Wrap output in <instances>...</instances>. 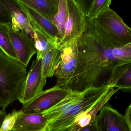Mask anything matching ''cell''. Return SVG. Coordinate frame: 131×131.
<instances>
[{"instance_id":"cell-25","label":"cell","mask_w":131,"mask_h":131,"mask_svg":"<svg viewBox=\"0 0 131 131\" xmlns=\"http://www.w3.org/2000/svg\"><path fill=\"white\" fill-rule=\"evenodd\" d=\"M86 18L93 0H75Z\"/></svg>"},{"instance_id":"cell-16","label":"cell","mask_w":131,"mask_h":131,"mask_svg":"<svg viewBox=\"0 0 131 131\" xmlns=\"http://www.w3.org/2000/svg\"><path fill=\"white\" fill-rule=\"evenodd\" d=\"M82 92H71L65 98L54 107L44 112L48 122V124L61 115L71 110L80 99Z\"/></svg>"},{"instance_id":"cell-7","label":"cell","mask_w":131,"mask_h":131,"mask_svg":"<svg viewBox=\"0 0 131 131\" xmlns=\"http://www.w3.org/2000/svg\"><path fill=\"white\" fill-rule=\"evenodd\" d=\"M71 92L55 86L43 91L35 98L23 105L22 112L25 114L43 113L54 107Z\"/></svg>"},{"instance_id":"cell-11","label":"cell","mask_w":131,"mask_h":131,"mask_svg":"<svg viewBox=\"0 0 131 131\" xmlns=\"http://www.w3.org/2000/svg\"><path fill=\"white\" fill-rule=\"evenodd\" d=\"M1 1L10 14L12 29L15 31H24L33 39L34 33L30 21L17 0H1Z\"/></svg>"},{"instance_id":"cell-15","label":"cell","mask_w":131,"mask_h":131,"mask_svg":"<svg viewBox=\"0 0 131 131\" xmlns=\"http://www.w3.org/2000/svg\"><path fill=\"white\" fill-rule=\"evenodd\" d=\"M110 86L123 92H131V61L122 64L115 68Z\"/></svg>"},{"instance_id":"cell-3","label":"cell","mask_w":131,"mask_h":131,"mask_svg":"<svg viewBox=\"0 0 131 131\" xmlns=\"http://www.w3.org/2000/svg\"><path fill=\"white\" fill-rule=\"evenodd\" d=\"M27 67L0 50V108L19 100L27 77Z\"/></svg>"},{"instance_id":"cell-9","label":"cell","mask_w":131,"mask_h":131,"mask_svg":"<svg viewBox=\"0 0 131 131\" xmlns=\"http://www.w3.org/2000/svg\"><path fill=\"white\" fill-rule=\"evenodd\" d=\"M5 26L18 60L27 67L31 58L37 54L34 40L24 31H14L11 24Z\"/></svg>"},{"instance_id":"cell-10","label":"cell","mask_w":131,"mask_h":131,"mask_svg":"<svg viewBox=\"0 0 131 131\" xmlns=\"http://www.w3.org/2000/svg\"><path fill=\"white\" fill-rule=\"evenodd\" d=\"M99 131H131L124 116L106 104L95 118Z\"/></svg>"},{"instance_id":"cell-23","label":"cell","mask_w":131,"mask_h":131,"mask_svg":"<svg viewBox=\"0 0 131 131\" xmlns=\"http://www.w3.org/2000/svg\"><path fill=\"white\" fill-rule=\"evenodd\" d=\"M22 113L21 110H14L5 115L0 127V131H12L20 115Z\"/></svg>"},{"instance_id":"cell-13","label":"cell","mask_w":131,"mask_h":131,"mask_svg":"<svg viewBox=\"0 0 131 131\" xmlns=\"http://www.w3.org/2000/svg\"><path fill=\"white\" fill-rule=\"evenodd\" d=\"M22 11L27 16L31 23L34 24L49 35L53 40L58 43V31L56 26L45 17L22 2L21 0H17Z\"/></svg>"},{"instance_id":"cell-17","label":"cell","mask_w":131,"mask_h":131,"mask_svg":"<svg viewBox=\"0 0 131 131\" xmlns=\"http://www.w3.org/2000/svg\"><path fill=\"white\" fill-rule=\"evenodd\" d=\"M31 24L34 33L33 39L37 51L36 59H42L46 53L57 46L58 43L37 25L32 23Z\"/></svg>"},{"instance_id":"cell-1","label":"cell","mask_w":131,"mask_h":131,"mask_svg":"<svg viewBox=\"0 0 131 131\" xmlns=\"http://www.w3.org/2000/svg\"><path fill=\"white\" fill-rule=\"evenodd\" d=\"M77 43L78 61L73 78L85 89L110 86L115 68L131 61V44L122 48L104 47L87 29Z\"/></svg>"},{"instance_id":"cell-27","label":"cell","mask_w":131,"mask_h":131,"mask_svg":"<svg viewBox=\"0 0 131 131\" xmlns=\"http://www.w3.org/2000/svg\"><path fill=\"white\" fill-rule=\"evenodd\" d=\"M124 116L131 130V103L125 111Z\"/></svg>"},{"instance_id":"cell-22","label":"cell","mask_w":131,"mask_h":131,"mask_svg":"<svg viewBox=\"0 0 131 131\" xmlns=\"http://www.w3.org/2000/svg\"><path fill=\"white\" fill-rule=\"evenodd\" d=\"M111 2V0H93L86 18L89 20L94 19L109 9Z\"/></svg>"},{"instance_id":"cell-20","label":"cell","mask_w":131,"mask_h":131,"mask_svg":"<svg viewBox=\"0 0 131 131\" xmlns=\"http://www.w3.org/2000/svg\"><path fill=\"white\" fill-rule=\"evenodd\" d=\"M68 16L67 0H60L57 14L51 19V22L56 26L58 31V43L63 37L65 33V25Z\"/></svg>"},{"instance_id":"cell-30","label":"cell","mask_w":131,"mask_h":131,"mask_svg":"<svg viewBox=\"0 0 131 131\" xmlns=\"http://www.w3.org/2000/svg\"></svg>"},{"instance_id":"cell-24","label":"cell","mask_w":131,"mask_h":131,"mask_svg":"<svg viewBox=\"0 0 131 131\" xmlns=\"http://www.w3.org/2000/svg\"><path fill=\"white\" fill-rule=\"evenodd\" d=\"M9 24H11L10 14L0 0V25H5Z\"/></svg>"},{"instance_id":"cell-19","label":"cell","mask_w":131,"mask_h":131,"mask_svg":"<svg viewBox=\"0 0 131 131\" xmlns=\"http://www.w3.org/2000/svg\"><path fill=\"white\" fill-rule=\"evenodd\" d=\"M61 58L60 46L55 47L46 53L42 58V75L45 78L52 77L59 65Z\"/></svg>"},{"instance_id":"cell-2","label":"cell","mask_w":131,"mask_h":131,"mask_svg":"<svg viewBox=\"0 0 131 131\" xmlns=\"http://www.w3.org/2000/svg\"><path fill=\"white\" fill-rule=\"evenodd\" d=\"M86 21V29L104 47L122 48L131 44V28L110 8Z\"/></svg>"},{"instance_id":"cell-18","label":"cell","mask_w":131,"mask_h":131,"mask_svg":"<svg viewBox=\"0 0 131 131\" xmlns=\"http://www.w3.org/2000/svg\"><path fill=\"white\" fill-rule=\"evenodd\" d=\"M60 0H21L22 2L51 21L58 12Z\"/></svg>"},{"instance_id":"cell-6","label":"cell","mask_w":131,"mask_h":131,"mask_svg":"<svg viewBox=\"0 0 131 131\" xmlns=\"http://www.w3.org/2000/svg\"><path fill=\"white\" fill-rule=\"evenodd\" d=\"M68 16L65 25V33L61 41L58 43L62 45L77 40L85 32L86 18L75 0H67Z\"/></svg>"},{"instance_id":"cell-21","label":"cell","mask_w":131,"mask_h":131,"mask_svg":"<svg viewBox=\"0 0 131 131\" xmlns=\"http://www.w3.org/2000/svg\"><path fill=\"white\" fill-rule=\"evenodd\" d=\"M0 50L11 57L18 60L5 25H0Z\"/></svg>"},{"instance_id":"cell-14","label":"cell","mask_w":131,"mask_h":131,"mask_svg":"<svg viewBox=\"0 0 131 131\" xmlns=\"http://www.w3.org/2000/svg\"><path fill=\"white\" fill-rule=\"evenodd\" d=\"M118 90V89L115 90L114 87L111 88L99 100L96 102L87 110L79 115L75 119L74 124L77 125L81 128L87 126L94 121L99 111L101 110L103 106L107 103L112 95Z\"/></svg>"},{"instance_id":"cell-12","label":"cell","mask_w":131,"mask_h":131,"mask_svg":"<svg viewBox=\"0 0 131 131\" xmlns=\"http://www.w3.org/2000/svg\"><path fill=\"white\" fill-rule=\"evenodd\" d=\"M48 122L43 113H23L18 117L13 131H47Z\"/></svg>"},{"instance_id":"cell-5","label":"cell","mask_w":131,"mask_h":131,"mask_svg":"<svg viewBox=\"0 0 131 131\" xmlns=\"http://www.w3.org/2000/svg\"><path fill=\"white\" fill-rule=\"evenodd\" d=\"M61 58L54 76L57 78L55 87L63 88L75 73L78 61L77 40L60 45Z\"/></svg>"},{"instance_id":"cell-26","label":"cell","mask_w":131,"mask_h":131,"mask_svg":"<svg viewBox=\"0 0 131 131\" xmlns=\"http://www.w3.org/2000/svg\"><path fill=\"white\" fill-rule=\"evenodd\" d=\"M78 131H99L94 121L84 127L81 128Z\"/></svg>"},{"instance_id":"cell-8","label":"cell","mask_w":131,"mask_h":131,"mask_svg":"<svg viewBox=\"0 0 131 131\" xmlns=\"http://www.w3.org/2000/svg\"><path fill=\"white\" fill-rule=\"evenodd\" d=\"M46 81L47 78L42 75V59L34 60L19 101L23 105L35 98L43 91Z\"/></svg>"},{"instance_id":"cell-4","label":"cell","mask_w":131,"mask_h":131,"mask_svg":"<svg viewBox=\"0 0 131 131\" xmlns=\"http://www.w3.org/2000/svg\"><path fill=\"white\" fill-rule=\"evenodd\" d=\"M112 87L110 86L90 88L82 92L78 102L69 111L50 123L47 131H66L74 123L77 117L92 106L104 95Z\"/></svg>"},{"instance_id":"cell-28","label":"cell","mask_w":131,"mask_h":131,"mask_svg":"<svg viewBox=\"0 0 131 131\" xmlns=\"http://www.w3.org/2000/svg\"><path fill=\"white\" fill-rule=\"evenodd\" d=\"M7 115L5 110H0V127L2 124V122L5 115Z\"/></svg>"},{"instance_id":"cell-29","label":"cell","mask_w":131,"mask_h":131,"mask_svg":"<svg viewBox=\"0 0 131 131\" xmlns=\"http://www.w3.org/2000/svg\"><path fill=\"white\" fill-rule=\"evenodd\" d=\"M80 128H79L77 125L73 124L69 129L66 131H78Z\"/></svg>"}]
</instances>
